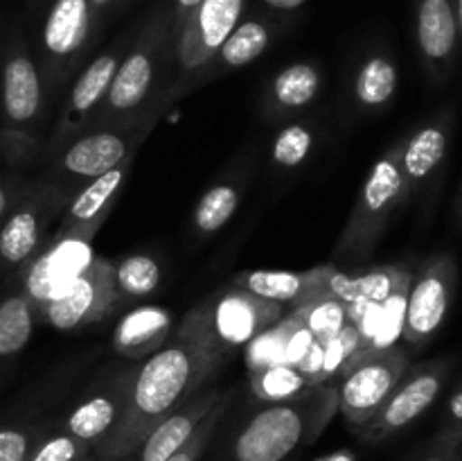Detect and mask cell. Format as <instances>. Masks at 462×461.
Listing matches in <instances>:
<instances>
[{
  "label": "cell",
  "instance_id": "obj_46",
  "mask_svg": "<svg viewBox=\"0 0 462 461\" xmlns=\"http://www.w3.org/2000/svg\"><path fill=\"white\" fill-rule=\"evenodd\" d=\"M122 3H125V0H122Z\"/></svg>",
  "mask_w": 462,
  "mask_h": 461
},
{
  "label": "cell",
  "instance_id": "obj_6",
  "mask_svg": "<svg viewBox=\"0 0 462 461\" xmlns=\"http://www.w3.org/2000/svg\"><path fill=\"white\" fill-rule=\"evenodd\" d=\"M0 111L5 152L23 156L32 149V131L43 113V75L21 39L9 43L0 66Z\"/></svg>",
  "mask_w": 462,
  "mask_h": 461
},
{
  "label": "cell",
  "instance_id": "obj_28",
  "mask_svg": "<svg viewBox=\"0 0 462 461\" xmlns=\"http://www.w3.org/2000/svg\"><path fill=\"white\" fill-rule=\"evenodd\" d=\"M397 66L386 54H373L361 63L355 77V95L361 107L382 108L393 99L397 90Z\"/></svg>",
  "mask_w": 462,
  "mask_h": 461
},
{
  "label": "cell",
  "instance_id": "obj_9",
  "mask_svg": "<svg viewBox=\"0 0 462 461\" xmlns=\"http://www.w3.org/2000/svg\"><path fill=\"white\" fill-rule=\"evenodd\" d=\"M409 366V351L397 343L359 357L337 384L338 411L346 423L352 429L361 428L382 407Z\"/></svg>",
  "mask_w": 462,
  "mask_h": 461
},
{
  "label": "cell",
  "instance_id": "obj_36",
  "mask_svg": "<svg viewBox=\"0 0 462 461\" xmlns=\"http://www.w3.org/2000/svg\"><path fill=\"white\" fill-rule=\"evenodd\" d=\"M39 441L36 432L27 428H0V461H27L34 443Z\"/></svg>",
  "mask_w": 462,
  "mask_h": 461
},
{
  "label": "cell",
  "instance_id": "obj_21",
  "mask_svg": "<svg viewBox=\"0 0 462 461\" xmlns=\"http://www.w3.org/2000/svg\"><path fill=\"white\" fill-rule=\"evenodd\" d=\"M134 378L135 371L134 373L117 375L111 384H106V389H102V391L93 393L84 402H79L68 414L63 429L68 434H72V437L81 438L84 443H88L90 447L99 446L113 432L117 420H120L126 405V398H129L131 384H134Z\"/></svg>",
  "mask_w": 462,
  "mask_h": 461
},
{
  "label": "cell",
  "instance_id": "obj_23",
  "mask_svg": "<svg viewBox=\"0 0 462 461\" xmlns=\"http://www.w3.org/2000/svg\"><path fill=\"white\" fill-rule=\"evenodd\" d=\"M171 334V315L161 306H140L126 312L113 333V348L122 357L143 360L153 355Z\"/></svg>",
  "mask_w": 462,
  "mask_h": 461
},
{
  "label": "cell",
  "instance_id": "obj_2",
  "mask_svg": "<svg viewBox=\"0 0 462 461\" xmlns=\"http://www.w3.org/2000/svg\"><path fill=\"white\" fill-rule=\"evenodd\" d=\"M338 411L334 384L311 387L296 398L269 402L244 423L233 441V461H287L314 443Z\"/></svg>",
  "mask_w": 462,
  "mask_h": 461
},
{
  "label": "cell",
  "instance_id": "obj_25",
  "mask_svg": "<svg viewBox=\"0 0 462 461\" xmlns=\"http://www.w3.org/2000/svg\"><path fill=\"white\" fill-rule=\"evenodd\" d=\"M273 23L264 21V18L239 21L233 34L226 39V43L221 45L217 57L208 66H217L219 71H235V68L246 66V63L255 61L262 52H266V48L273 41Z\"/></svg>",
  "mask_w": 462,
  "mask_h": 461
},
{
  "label": "cell",
  "instance_id": "obj_27",
  "mask_svg": "<svg viewBox=\"0 0 462 461\" xmlns=\"http://www.w3.org/2000/svg\"><path fill=\"white\" fill-rule=\"evenodd\" d=\"M296 312L300 315L302 324L310 330L314 342H329L350 321L347 319V301L334 289V283L332 287L323 289L314 298L296 307Z\"/></svg>",
  "mask_w": 462,
  "mask_h": 461
},
{
  "label": "cell",
  "instance_id": "obj_35",
  "mask_svg": "<svg viewBox=\"0 0 462 461\" xmlns=\"http://www.w3.org/2000/svg\"><path fill=\"white\" fill-rule=\"evenodd\" d=\"M314 145V134L307 125H289L280 129L273 140V163L278 167H298L302 165Z\"/></svg>",
  "mask_w": 462,
  "mask_h": 461
},
{
  "label": "cell",
  "instance_id": "obj_29",
  "mask_svg": "<svg viewBox=\"0 0 462 461\" xmlns=\"http://www.w3.org/2000/svg\"><path fill=\"white\" fill-rule=\"evenodd\" d=\"M300 324V315L296 310H289L287 315L266 330H262L257 337H253L246 343V366L248 373L260 371L264 366L282 364L284 362V348H287L289 337L293 330Z\"/></svg>",
  "mask_w": 462,
  "mask_h": 461
},
{
  "label": "cell",
  "instance_id": "obj_42",
  "mask_svg": "<svg viewBox=\"0 0 462 461\" xmlns=\"http://www.w3.org/2000/svg\"><path fill=\"white\" fill-rule=\"evenodd\" d=\"M319 461H355V456H352V452H334V455L323 456Z\"/></svg>",
  "mask_w": 462,
  "mask_h": 461
},
{
  "label": "cell",
  "instance_id": "obj_45",
  "mask_svg": "<svg viewBox=\"0 0 462 461\" xmlns=\"http://www.w3.org/2000/svg\"><path fill=\"white\" fill-rule=\"evenodd\" d=\"M454 461H462V450L458 452V455H456V459Z\"/></svg>",
  "mask_w": 462,
  "mask_h": 461
},
{
  "label": "cell",
  "instance_id": "obj_40",
  "mask_svg": "<svg viewBox=\"0 0 462 461\" xmlns=\"http://www.w3.org/2000/svg\"><path fill=\"white\" fill-rule=\"evenodd\" d=\"M88 3H90V9H93V14H95V21H97L99 27H102L104 18H106L108 14H111V9L116 7L117 3H122V0H88Z\"/></svg>",
  "mask_w": 462,
  "mask_h": 461
},
{
  "label": "cell",
  "instance_id": "obj_38",
  "mask_svg": "<svg viewBox=\"0 0 462 461\" xmlns=\"http://www.w3.org/2000/svg\"><path fill=\"white\" fill-rule=\"evenodd\" d=\"M462 450L460 443L451 441L445 434L438 432L436 437L431 438V443L427 446V450L420 455L418 461H454L456 455Z\"/></svg>",
  "mask_w": 462,
  "mask_h": 461
},
{
  "label": "cell",
  "instance_id": "obj_4",
  "mask_svg": "<svg viewBox=\"0 0 462 461\" xmlns=\"http://www.w3.org/2000/svg\"><path fill=\"white\" fill-rule=\"evenodd\" d=\"M170 43H174L171 39V5L156 9L144 23L138 39L122 57L111 86H108L106 98L95 113L90 127L122 125L143 113L149 93L156 84L161 54Z\"/></svg>",
  "mask_w": 462,
  "mask_h": 461
},
{
  "label": "cell",
  "instance_id": "obj_37",
  "mask_svg": "<svg viewBox=\"0 0 462 461\" xmlns=\"http://www.w3.org/2000/svg\"><path fill=\"white\" fill-rule=\"evenodd\" d=\"M438 432L462 446V382L454 391V396L449 398V402H447L445 420H442V428Z\"/></svg>",
  "mask_w": 462,
  "mask_h": 461
},
{
  "label": "cell",
  "instance_id": "obj_43",
  "mask_svg": "<svg viewBox=\"0 0 462 461\" xmlns=\"http://www.w3.org/2000/svg\"><path fill=\"white\" fill-rule=\"evenodd\" d=\"M456 7V18H458V30H460V41H462V0H454Z\"/></svg>",
  "mask_w": 462,
  "mask_h": 461
},
{
  "label": "cell",
  "instance_id": "obj_14",
  "mask_svg": "<svg viewBox=\"0 0 462 461\" xmlns=\"http://www.w3.org/2000/svg\"><path fill=\"white\" fill-rule=\"evenodd\" d=\"M248 0H201L189 14L183 30L174 41L176 59L183 72H197L208 68L239 25Z\"/></svg>",
  "mask_w": 462,
  "mask_h": 461
},
{
  "label": "cell",
  "instance_id": "obj_17",
  "mask_svg": "<svg viewBox=\"0 0 462 461\" xmlns=\"http://www.w3.org/2000/svg\"><path fill=\"white\" fill-rule=\"evenodd\" d=\"M338 271L332 265L311 267L307 271H278V269H253L242 271L233 278L235 287L246 289L264 301H273L287 310H296L302 303L314 298L323 289L332 287Z\"/></svg>",
  "mask_w": 462,
  "mask_h": 461
},
{
  "label": "cell",
  "instance_id": "obj_3",
  "mask_svg": "<svg viewBox=\"0 0 462 461\" xmlns=\"http://www.w3.org/2000/svg\"><path fill=\"white\" fill-rule=\"evenodd\" d=\"M287 312L280 303L264 301L246 289L228 285L208 301L197 303L179 324L176 337L188 339L224 357L228 351L246 346Z\"/></svg>",
  "mask_w": 462,
  "mask_h": 461
},
{
  "label": "cell",
  "instance_id": "obj_1",
  "mask_svg": "<svg viewBox=\"0 0 462 461\" xmlns=\"http://www.w3.org/2000/svg\"><path fill=\"white\" fill-rule=\"evenodd\" d=\"M221 357L199 343L170 337L135 371L125 411L113 432L93 447L97 461H122L212 375Z\"/></svg>",
  "mask_w": 462,
  "mask_h": 461
},
{
  "label": "cell",
  "instance_id": "obj_24",
  "mask_svg": "<svg viewBox=\"0 0 462 461\" xmlns=\"http://www.w3.org/2000/svg\"><path fill=\"white\" fill-rule=\"evenodd\" d=\"M323 77L319 66L298 61L280 71L269 86V108L275 118L289 116L310 107L319 95Z\"/></svg>",
  "mask_w": 462,
  "mask_h": 461
},
{
  "label": "cell",
  "instance_id": "obj_15",
  "mask_svg": "<svg viewBox=\"0 0 462 461\" xmlns=\"http://www.w3.org/2000/svg\"><path fill=\"white\" fill-rule=\"evenodd\" d=\"M120 303L113 278V262L95 258L93 265L70 285L63 296L39 312L41 319L57 330H77L95 324Z\"/></svg>",
  "mask_w": 462,
  "mask_h": 461
},
{
  "label": "cell",
  "instance_id": "obj_39",
  "mask_svg": "<svg viewBox=\"0 0 462 461\" xmlns=\"http://www.w3.org/2000/svg\"><path fill=\"white\" fill-rule=\"evenodd\" d=\"M201 0H174L171 3V39L176 41L179 32L183 30L185 21L189 18V14L199 7Z\"/></svg>",
  "mask_w": 462,
  "mask_h": 461
},
{
  "label": "cell",
  "instance_id": "obj_19",
  "mask_svg": "<svg viewBox=\"0 0 462 461\" xmlns=\"http://www.w3.org/2000/svg\"><path fill=\"white\" fill-rule=\"evenodd\" d=\"M134 158L120 163L113 170L104 172V174L95 176V179L86 181L84 188L68 202L66 211H63V220L59 224L54 235H86V238H95L99 226L108 217V212L116 206L120 190L125 185L126 176H129V167Z\"/></svg>",
  "mask_w": 462,
  "mask_h": 461
},
{
  "label": "cell",
  "instance_id": "obj_30",
  "mask_svg": "<svg viewBox=\"0 0 462 461\" xmlns=\"http://www.w3.org/2000/svg\"><path fill=\"white\" fill-rule=\"evenodd\" d=\"M161 265L144 253H135V256L122 258L120 262H113V278H116V292L120 301L143 298L152 294L161 285Z\"/></svg>",
  "mask_w": 462,
  "mask_h": 461
},
{
  "label": "cell",
  "instance_id": "obj_34",
  "mask_svg": "<svg viewBox=\"0 0 462 461\" xmlns=\"http://www.w3.org/2000/svg\"><path fill=\"white\" fill-rule=\"evenodd\" d=\"M230 400H233V393L230 391L221 393L219 400H217V405L212 407V409L206 414V419L197 425V429H194L192 437L188 438V443H185V446L180 447L174 456H170L167 461H201L203 452H206V447L210 446L217 428H219V423L224 420L226 411H228Z\"/></svg>",
  "mask_w": 462,
  "mask_h": 461
},
{
  "label": "cell",
  "instance_id": "obj_13",
  "mask_svg": "<svg viewBox=\"0 0 462 461\" xmlns=\"http://www.w3.org/2000/svg\"><path fill=\"white\" fill-rule=\"evenodd\" d=\"M93 260V238L75 233L52 235L48 249L32 260L23 283V292L30 296L36 315L63 296Z\"/></svg>",
  "mask_w": 462,
  "mask_h": 461
},
{
  "label": "cell",
  "instance_id": "obj_16",
  "mask_svg": "<svg viewBox=\"0 0 462 461\" xmlns=\"http://www.w3.org/2000/svg\"><path fill=\"white\" fill-rule=\"evenodd\" d=\"M415 41L429 80H449L462 43L454 0H415Z\"/></svg>",
  "mask_w": 462,
  "mask_h": 461
},
{
  "label": "cell",
  "instance_id": "obj_44",
  "mask_svg": "<svg viewBox=\"0 0 462 461\" xmlns=\"http://www.w3.org/2000/svg\"><path fill=\"white\" fill-rule=\"evenodd\" d=\"M458 221L462 226V190H460V199H458Z\"/></svg>",
  "mask_w": 462,
  "mask_h": 461
},
{
  "label": "cell",
  "instance_id": "obj_22",
  "mask_svg": "<svg viewBox=\"0 0 462 461\" xmlns=\"http://www.w3.org/2000/svg\"><path fill=\"white\" fill-rule=\"evenodd\" d=\"M221 393H224L221 389L206 393H194L183 407H179L174 414L167 416V419L122 461H167L170 456H174L176 452L188 443V438L192 437L197 425L206 419L208 411L217 405Z\"/></svg>",
  "mask_w": 462,
  "mask_h": 461
},
{
  "label": "cell",
  "instance_id": "obj_32",
  "mask_svg": "<svg viewBox=\"0 0 462 461\" xmlns=\"http://www.w3.org/2000/svg\"><path fill=\"white\" fill-rule=\"evenodd\" d=\"M239 206V190L233 183H219L206 190L194 208L192 224L201 235H212L226 226V221L235 215Z\"/></svg>",
  "mask_w": 462,
  "mask_h": 461
},
{
  "label": "cell",
  "instance_id": "obj_33",
  "mask_svg": "<svg viewBox=\"0 0 462 461\" xmlns=\"http://www.w3.org/2000/svg\"><path fill=\"white\" fill-rule=\"evenodd\" d=\"M27 461H93V447L61 429L41 437Z\"/></svg>",
  "mask_w": 462,
  "mask_h": 461
},
{
  "label": "cell",
  "instance_id": "obj_20",
  "mask_svg": "<svg viewBox=\"0 0 462 461\" xmlns=\"http://www.w3.org/2000/svg\"><path fill=\"white\" fill-rule=\"evenodd\" d=\"M451 127H454V116H451V111H445L420 129H415L409 138H404L402 174H404L406 197L409 199L411 194L422 190L445 163Z\"/></svg>",
  "mask_w": 462,
  "mask_h": 461
},
{
  "label": "cell",
  "instance_id": "obj_11",
  "mask_svg": "<svg viewBox=\"0 0 462 461\" xmlns=\"http://www.w3.org/2000/svg\"><path fill=\"white\" fill-rule=\"evenodd\" d=\"M70 194L59 183H36L0 221V265L18 267L36 256L50 221L66 211Z\"/></svg>",
  "mask_w": 462,
  "mask_h": 461
},
{
  "label": "cell",
  "instance_id": "obj_18",
  "mask_svg": "<svg viewBox=\"0 0 462 461\" xmlns=\"http://www.w3.org/2000/svg\"><path fill=\"white\" fill-rule=\"evenodd\" d=\"M120 61V50L111 48L108 52H102L99 57H95L93 61L81 71V75L77 77V81L72 84L70 95H68L66 99V107H63L61 118H59L57 122V134H54V140H57V143L59 140L79 134L86 127H90L95 113L102 107L104 98H106L108 86H111L113 75H116Z\"/></svg>",
  "mask_w": 462,
  "mask_h": 461
},
{
  "label": "cell",
  "instance_id": "obj_31",
  "mask_svg": "<svg viewBox=\"0 0 462 461\" xmlns=\"http://www.w3.org/2000/svg\"><path fill=\"white\" fill-rule=\"evenodd\" d=\"M307 389H311L310 382L296 366L273 364L251 373V391L255 393L257 400L266 402V405L296 398Z\"/></svg>",
  "mask_w": 462,
  "mask_h": 461
},
{
  "label": "cell",
  "instance_id": "obj_12",
  "mask_svg": "<svg viewBox=\"0 0 462 461\" xmlns=\"http://www.w3.org/2000/svg\"><path fill=\"white\" fill-rule=\"evenodd\" d=\"M97 32L88 0H52L41 25V75L52 81L70 75Z\"/></svg>",
  "mask_w": 462,
  "mask_h": 461
},
{
  "label": "cell",
  "instance_id": "obj_41",
  "mask_svg": "<svg viewBox=\"0 0 462 461\" xmlns=\"http://www.w3.org/2000/svg\"><path fill=\"white\" fill-rule=\"evenodd\" d=\"M16 199L18 197H12V190H9L7 185H5V181L0 179V221L7 217V212L12 211V206L16 203Z\"/></svg>",
  "mask_w": 462,
  "mask_h": 461
},
{
  "label": "cell",
  "instance_id": "obj_10",
  "mask_svg": "<svg viewBox=\"0 0 462 461\" xmlns=\"http://www.w3.org/2000/svg\"><path fill=\"white\" fill-rule=\"evenodd\" d=\"M153 120H156V108H149L122 125H111L106 129L102 127L79 136L59 158V172L66 179L90 181L113 170L120 163L134 158L135 149L152 134L156 125Z\"/></svg>",
  "mask_w": 462,
  "mask_h": 461
},
{
  "label": "cell",
  "instance_id": "obj_7",
  "mask_svg": "<svg viewBox=\"0 0 462 461\" xmlns=\"http://www.w3.org/2000/svg\"><path fill=\"white\" fill-rule=\"evenodd\" d=\"M458 287V262L451 251L431 253L413 269L404 307L402 339L420 351L445 324Z\"/></svg>",
  "mask_w": 462,
  "mask_h": 461
},
{
  "label": "cell",
  "instance_id": "obj_5",
  "mask_svg": "<svg viewBox=\"0 0 462 461\" xmlns=\"http://www.w3.org/2000/svg\"><path fill=\"white\" fill-rule=\"evenodd\" d=\"M402 147H404V140H397L370 167L350 212V220L337 242V256H368L377 240L383 235L397 208L409 202L404 174H402Z\"/></svg>",
  "mask_w": 462,
  "mask_h": 461
},
{
  "label": "cell",
  "instance_id": "obj_8",
  "mask_svg": "<svg viewBox=\"0 0 462 461\" xmlns=\"http://www.w3.org/2000/svg\"><path fill=\"white\" fill-rule=\"evenodd\" d=\"M449 373V357H438V360L409 366L400 382L382 402V407L361 428L355 429L356 437L364 443L374 446V443H383L386 438L400 434L440 398Z\"/></svg>",
  "mask_w": 462,
  "mask_h": 461
},
{
  "label": "cell",
  "instance_id": "obj_26",
  "mask_svg": "<svg viewBox=\"0 0 462 461\" xmlns=\"http://www.w3.org/2000/svg\"><path fill=\"white\" fill-rule=\"evenodd\" d=\"M36 310L25 292H12L0 301V360L18 355L34 333Z\"/></svg>",
  "mask_w": 462,
  "mask_h": 461
}]
</instances>
